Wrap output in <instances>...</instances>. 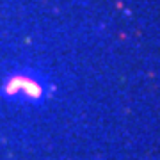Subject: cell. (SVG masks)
Segmentation results:
<instances>
[{
	"instance_id": "cell-1",
	"label": "cell",
	"mask_w": 160,
	"mask_h": 160,
	"mask_svg": "<svg viewBox=\"0 0 160 160\" xmlns=\"http://www.w3.org/2000/svg\"><path fill=\"white\" fill-rule=\"evenodd\" d=\"M7 86H23V89L11 92L9 96L12 100H25V102H41L46 94V84L45 78L34 71L27 73H18L9 77L6 82Z\"/></svg>"
}]
</instances>
